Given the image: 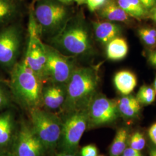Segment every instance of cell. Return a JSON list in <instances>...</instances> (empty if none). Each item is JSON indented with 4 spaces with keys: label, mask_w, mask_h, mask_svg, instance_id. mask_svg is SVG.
<instances>
[{
    "label": "cell",
    "mask_w": 156,
    "mask_h": 156,
    "mask_svg": "<svg viewBox=\"0 0 156 156\" xmlns=\"http://www.w3.org/2000/svg\"><path fill=\"white\" fill-rule=\"evenodd\" d=\"M153 89L155 90L156 93V76L155 79H154V83H153Z\"/></svg>",
    "instance_id": "f35d334b"
},
{
    "label": "cell",
    "mask_w": 156,
    "mask_h": 156,
    "mask_svg": "<svg viewBox=\"0 0 156 156\" xmlns=\"http://www.w3.org/2000/svg\"><path fill=\"white\" fill-rule=\"evenodd\" d=\"M45 82L29 67L23 56L9 73L8 86L12 97L30 113L43 107Z\"/></svg>",
    "instance_id": "6da1fadb"
},
{
    "label": "cell",
    "mask_w": 156,
    "mask_h": 156,
    "mask_svg": "<svg viewBox=\"0 0 156 156\" xmlns=\"http://www.w3.org/2000/svg\"><path fill=\"white\" fill-rule=\"evenodd\" d=\"M116 102L120 116L126 119H134L140 115L141 105L134 95H124L116 101Z\"/></svg>",
    "instance_id": "ac0fdd59"
},
{
    "label": "cell",
    "mask_w": 156,
    "mask_h": 156,
    "mask_svg": "<svg viewBox=\"0 0 156 156\" xmlns=\"http://www.w3.org/2000/svg\"><path fill=\"white\" fill-rule=\"evenodd\" d=\"M28 41L23 57L27 65L46 82L45 64L46 60L45 44L39 35L33 10V4L28 11Z\"/></svg>",
    "instance_id": "ba28073f"
},
{
    "label": "cell",
    "mask_w": 156,
    "mask_h": 156,
    "mask_svg": "<svg viewBox=\"0 0 156 156\" xmlns=\"http://www.w3.org/2000/svg\"><path fill=\"white\" fill-rule=\"evenodd\" d=\"M93 32L96 40L106 46L112 39L120 36L121 27L115 23L110 21H97L92 23Z\"/></svg>",
    "instance_id": "5bb4252c"
},
{
    "label": "cell",
    "mask_w": 156,
    "mask_h": 156,
    "mask_svg": "<svg viewBox=\"0 0 156 156\" xmlns=\"http://www.w3.org/2000/svg\"><path fill=\"white\" fill-rule=\"evenodd\" d=\"M13 142L15 156H46L48 153L31 124L24 121L20 123Z\"/></svg>",
    "instance_id": "8fae6325"
},
{
    "label": "cell",
    "mask_w": 156,
    "mask_h": 156,
    "mask_svg": "<svg viewBox=\"0 0 156 156\" xmlns=\"http://www.w3.org/2000/svg\"><path fill=\"white\" fill-rule=\"evenodd\" d=\"M24 31L20 20L0 29V68L9 75L22 57Z\"/></svg>",
    "instance_id": "5b68a950"
},
{
    "label": "cell",
    "mask_w": 156,
    "mask_h": 156,
    "mask_svg": "<svg viewBox=\"0 0 156 156\" xmlns=\"http://www.w3.org/2000/svg\"><path fill=\"white\" fill-rule=\"evenodd\" d=\"M6 80H0V111L8 108L11 102V92L5 84Z\"/></svg>",
    "instance_id": "cb8c5ba5"
},
{
    "label": "cell",
    "mask_w": 156,
    "mask_h": 156,
    "mask_svg": "<svg viewBox=\"0 0 156 156\" xmlns=\"http://www.w3.org/2000/svg\"><path fill=\"white\" fill-rule=\"evenodd\" d=\"M57 1L61 2L64 4L69 5H71V4L74 2L73 0H57Z\"/></svg>",
    "instance_id": "836d02e7"
},
{
    "label": "cell",
    "mask_w": 156,
    "mask_h": 156,
    "mask_svg": "<svg viewBox=\"0 0 156 156\" xmlns=\"http://www.w3.org/2000/svg\"><path fill=\"white\" fill-rule=\"evenodd\" d=\"M15 133V120L13 112L7 110L0 113V149L13 142Z\"/></svg>",
    "instance_id": "9a60e30c"
},
{
    "label": "cell",
    "mask_w": 156,
    "mask_h": 156,
    "mask_svg": "<svg viewBox=\"0 0 156 156\" xmlns=\"http://www.w3.org/2000/svg\"><path fill=\"white\" fill-rule=\"evenodd\" d=\"M148 16L153 22L156 23V4L148 12Z\"/></svg>",
    "instance_id": "1f68e13d"
},
{
    "label": "cell",
    "mask_w": 156,
    "mask_h": 156,
    "mask_svg": "<svg viewBox=\"0 0 156 156\" xmlns=\"http://www.w3.org/2000/svg\"><path fill=\"white\" fill-rule=\"evenodd\" d=\"M53 156H78V154H69V153H63V152H60V151H57L55 152Z\"/></svg>",
    "instance_id": "d6a6232c"
},
{
    "label": "cell",
    "mask_w": 156,
    "mask_h": 156,
    "mask_svg": "<svg viewBox=\"0 0 156 156\" xmlns=\"http://www.w3.org/2000/svg\"><path fill=\"white\" fill-rule=\"evenodd\" d=\"M149 156H156V147L151 149L149 151Z\"/></svg>",
    "instance_id": "d590c367"
},
{
    "label": "cell",
    "mask_w": 156,
    "mask_h": 156,
    "mask_svg": "<svg viewBox=\"0 0 156 156\" xmlns=\"http://www.w3.org/2000/svg\"><path fill=\"white\" fill-rule=\"evenodd\" d=\"M46 44L74 58L87 56L93 50L89 28L81 13H74L61 31Z\"/></svg>",
    "instance_id": "3957f363"
},
{
    "label": "cell",
    "mask_w": 156,
    "mask_h": 156,
    "mask_svg": "<svg viewBox=\"0 0 156 156\" xmlns=\"http://www.w3.org/2000/svg\"><path fill=\"white\" fill-rule=\"evenodd\" d=\"M0 156H15L14 155V154L13 153H1Z\"/></svg>",
    "instance_id": "74e56055"
},
{
    "label": "cell",
    "mask_w": 156,
    "mask_h": 156,
    "mask_svg": "<svg viewBox=\"0 0 156 156\" xmlns=\"http://www.w3.org/2000/svg\"><path fill=\"white\" fill-rule=\"evenodd\" d=\"M148 135L151 142L156 146V123L153 124L149 128Z\"/></svg>",
    "instance_id": "f1b7e54d"
},
{
    "label": "cell",
    "mask_w": 156,
    "mask_h": 156,
    "mask_svg": "<svg viewBox=\"0 0 156 156\" xmlns=\"http://www.w3.org/2000/svg\"><path fill=\"white\" fill-rule=\"evenodd\" d=\"M109 0H87L86 4L91 12H94L99 10L105 5Z\"/></svg>",
    "instance_id": "4316f807"
},
{
    "label": "cell",
    "mask_w": 156,
    "mask_h": 156,
    "mask_svg": "<svg viewBox=\"0 0 156 156\" xmlns=\"http://www.w3.org/2000/svg\"><path fill=\"white\" fill-rule=\"evenodd\" d=\"M106 47L107 58L111 60H121L128 54V44L126 39L120 37L112 39Z\"/></svg>",
    "instance_id": "d6986e66"
},
{
    "label": "cell",
    "mask_w": 156,
    "mask_h": 156,
    "mask_svg": "<svg viewBox=\"0 0 156 156\" xmlns=\"http://www.w3.org/2000/svg\"><path fill=\"white\" fill-rule=\"evenodd\" d=\"M73 1L77 3L79 5H82L86 4L87 0H73Z\"/></svg>",
    "instance_id": "e575fe53"
},
{
    "label": "cell",
    "mask_w": 156,
    "mask_h": 156,
    "mask_svg": "<svg viewBox=\"0 0 156 156\" xmlns=\"http://www.w3.org/2000/svg\"><path fill=\"white\" fill-rule=\"evenodd\" d=\"M67 84L46 82L42 89V105L45 109L53 112L61 110L66 98Z\"/></svg>",
    "instance_id": "7c38bea8"
},
{
    "label": "cell",
    "mask_w": 156,
    "mask_h": 156,
    "mask_svg": "<svg viewBox=\"0 0 156 156\" xmlns=\"http://www.w3.org/2000/svg\"><path fill=\"white\" fill-rule=\"evenodd\" d=\"M97 156H104V155H102V154H101V155H98Z\"/></svg>",
    "instance_id": "ab89813d"
},
{
    "label": "cell",
    "mask_w": 156,
    "mask_h": 156,
    "mask_svg": "<svg viewBox=\"0 0 156 156\" xmlns=\"http://www.w3.org/2000/svg\"><path fill=\"white\" fill-rule=\"evenodd\" d=\"M45 44L46 82L67 84L74 69L77 67L75 58L65 56L50 45Z\"/></svg>",
    "instance_id": "9c48e42d"
},
{
    "label": "cell",
    "mask_w": 156,
    "mask_h": 156,
    "mask_svg": "<svg viewBox=\"0 0 156 156\" xmlns=\"http://www.w3.org/2000/svg\"><path fill=\"white\" fill-rule=\"evenodd\" d=\"M32 4L39 35L45 42L59 33L74 14L71 5L57 0H33Z\"/></svg>",
    "instance_id": "277c9868"
},
{
    "label": "cell",
    "mask_w": 156,
    "mask_h": 156,
    "mask_svg": "<svg viewBox=\"0 0 156 156\" xmlns=\"http://www.w3.org/2000/svg\"><path fill=\"white\" fill-rule=\"evenodd\" d=\"M88 128H94L115 122L120 117L116 101L97 94L87 108Z\"/></svg>",
    "instance_id": "30bf717a"
},
{
    "label": "cell",
    "mask_w": 156,
    "mask_h": 156,
    "mask_svg": "<svg viewBox=\"0 0 156 156\" xmlns=\"http://www.w3.org/2000/svg\"><path fill=\"white\" fill-rule=\"evenodd\" d=\"M23 12L22 0H0V29L20 20Z\"/></svg>",
    "instance_id": "4fadbf2b"
},
{
    "label": "cell",
    "mask_w": 156,
    "mask_h": 156,
    "mask_svg": "<svg viewBox=\"0 0 156 156\" xmlns=\"http://www.w3.org/2000/svg\"><path fill=\"white\" fill-rule=\"evenodd\" d=\"M138 34L141 40L146 45L154 47L156 45V30L154 28L144 27L138 30Z\"/></svg>",
    "instance_id": "603a6c76"
},
{
    "label": "cell",
    "mask_w": 156,
    "mask_h": 156,
    "mask_svg": "<svg viewBox=\"0 0 156 156\" xmlns=\"http://www.w3.org/2000/svg\"><path fill=\"white\" fill-rule=\"evenodd\" d=\"M121 156H144L140 151H136L127 147L123 151Z\"/></svg>",
    "instance_id": "83f0119b"
},
{
    "label": "cell",
    "mask_w": 156,
    "mask_h": 156,
    "mask_svg": "<svg viewBox=\"0 0 156 156\" xmlns=\"http://www.w3.org/2000/svg\"><path fill=\"white\" fill-rule=\"evenodd\" d=\"M116 2L129 16L135 19H142L148 13L140 0H116Z\"/></svg>",
    "instance_id": "44dd1931"
},
{
    "label": "cell",
    "mask_w": 156,
    "mask_h": 156,
    "mask_svg": "<svg viewBox=\"0 0 156 156\" xmlns=\"http://www.w3.org/2000/svg\"><path fill=\"white\" fill-rule=\"evenodd\" d=\"M100 76L97 68L77 67L67 83V95L61 111L64 113L87 110L97 94Z\"/></svg>",
    "instance_id": "7a4b0ae2"
},
{
    "label": "cell",
    "mask_w": 156,
    "mask_h": 156,
    "mask_svg": "<svg viewBox=\"0 0 156 156\" xmlns=\"http://www.w3.org/2000/svg\"><path fill=\"white\" fill-rule=\"evenodd\" d=\"M101 19L110 22L129 23L130 17L128 14L114 0H109L105 5L97 11Z\"/></svg>",
    "instance_id": "2e32d148"
},
{
    "label": "cell",
    "mask_w": 156,
    "mask_h": 156,
    "mask_svg": "<svg viewBox=\"0 0 156 156\" xmlns=\"http://www.w3.org/2000/svg\"><path fill=\"white\" fill-rule=\"evenodd\" d=\"M98 154L97 147L94 144L86 145L80 151V156H97Z\"/></svg>",
    "instance_id": "484cf974"
},
{
    "label": "cell",
    "mask_w": 156,
    "mask_h": 156,
    "mask_svg": "<svg viewBox=\"0 0 156 156\" xmlns=\"http://www.w3.org/2000/svg\"><path fill=\"white\" fill-rule=\"evenodd\" d=\"M30 124L48 152H54L60 139L62 119L53 112L38 108L30 112Z\"/></svg>",
    "instance_id": "8992f818"
},
{
    "label": "cell",
    "mask_w": 156,
    "mask_h": 156,
    "mask_svg": "<svg viewBox=\"0 0 156 156\" xmlns=\"http://www.w3.org/2000/svg\"><path fill=\"white\" fill-rule=\"evenodd\" d=\"M140 1L148 12L156 4V0H140Z\"/></svg>",
    "instance_id": "f546056e"
},
{
    "label": "cell",
    "mask_w": 156,
    "mask_h": 156,
    "mask_svg": "<svg viewBox=\"0 0 156 156\" xmlns=\"http://www.w3.org/2000/svg\"><path fill=\"white\" fill-rule=\"evenodd\" d=\"M62 119L60 139L57 151L76 154L79 142L84 133L88 128L87 110L73 112L64 114Z\"/></svg>",
    "instance_id": "52a82bcc"
},
{
    "label": "cell",
    "mask_w": 156,
    "mask_h": 156,
    "mask_svg": "<svg viewBox=\"0 0 156 156\" xmlns=\"http://www.w3.org/2000/svg\"><path fill=\"white\" fill-rule=\"evenodd\" d=\"M128 145V147L134 150L142 151L146 145V140L144 134L137 131L129 135Z\"/></svg>",
    "instance_id": "d4e9b609"
},
{
    "label": "cell",
    "mask_w": 156,
    "mask_h": 156,
    "mask_svg": "<svg viewBox=\"0 0 156 156\" xmlns=\"http://www.w3.org/2000/svg\"><path fill=\"white\" fill-rule=\"evenodd\" d=\"M148 60L151 65L156 67V50L151 51L148 56Z\"/></svg>",
    "instance_id": "4dcf8cb0"
},
{
    "label": "cell",
    "mask_w": 156,
    "mask_h": 156,
    "mask_svg": "<svg viewBox=\"0 0 156 156\" xmlns=\"http://www.w3.org/2000/svg\"><path fill=\"white\" fill-rule=\"evenodd\" d=\"M115 86L123 95L131 94L137 85V78L134 73L128 70L120 71L113 78Z\"/></svg>",
    "instance_id": "e0dca14e"
},
{
    "label": "cell",
    "mask_w": 156,
    "mask_h": 156,
    "mask_svg": "<svg viewBox=\"0 0 156 156\" xmlns=\"http://www.w3.org/2000/svg\"><path fill=\"white\" fill-rule=\"evenodd\" d=\"M156 93L153 87L147 86H142L138 90L136 98L140 105H149L156 100Z\"/></svg>",
    "instance_id": "7402d4cb"
},
{
    "label": "cell",
    "mask_w": 156,
    "mask_h": 156,
    "mask_svg": "<svg viewBox=\"0 0 156 156\" xmlns=\"http://www.w3.org/2000/svg\"><path fill=\"white\" fill-rule=\"evenodd\" d=\"M5 73L2 71V70L0 68V80H6L5 78Z\"/></svg>",
    "instance_id": "8d00e7d4"
},
{
    "label": "cell",
    "mask_w": 156,
    "mask_h": 156,
    "mask_svg": "<svg viewBox=\"0 0 156 156\" xmlns=\"http://www.w3.org/2000/svg\"><path fill=\"white\" fill-rule=\"evenodd\" d=\"M129 134L128 128L121 127L117 130L109 147V156H121L128 147Z\"/></svg>",
    "instance_id": "ffe728a7"
}]
</instances>
